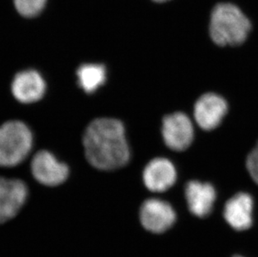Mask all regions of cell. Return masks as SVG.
Here are the masks:
<instances>
[{
    "label": "cell",
    "instance_id": "2",
    "mask_svg": "<svg viewBox=\"0 0 258 257\" xmlns=\"http://www.w3.org/2000/svg\"><path fill=\"white\" fill-rule=\"evenodd\" d=\"M251 27L250 20L236 5L219 4L212 13L210 35L219 46H235L246 40Z\"/></svg>",
    "mask_w": 258,
    "mask_h": 257
},
{
    "label": "cell",
    "instance_id": "17",
    "mask_svg": "<svg viewBox=\"0 0 258 257\" xmlns=\"http://www.w3.org/2000/svg\"><path fill=\"white\" fill-rule=\"evenodd\" d=\"M235 257H241V256H235Z\"/></svg>",
    "mask_w": 258,
    "mask_h": 257
},
{
    "label": "cell",
    "instance_id": "10",
    "mask_svg": "<svg viewBox=\"0 0 258 257\" xmlns=\"http://www.w3.org/2000/svg\"><path fill=\"white\" fill-rule=\"evenodd\" d=\"M176 180V170L172 163L165 158H156L147 164L143 171V181L152 192H164Z\"/></svg>",
    "mask_w": 258,
    "mask_h": 257
},
{
    "label": "cell",
    "instance_id": "14",
    "mask_svg": "<svg viewBox=\"0 0 258 257\" xmlns=\"http://www.w3.org/2000/svg\"><path fill=\"white\" fill-rule=\"evenodd\" d=\"M18 12L25 18H34L43 11L46 0H14Z\"/></svg>",
    "mask_w": 258,
    "mask_h": 257
},
{
    "label": "cell",
    "instance_id": "7",
    "mask_svg": "<svg viewBox=\"0 0 258 257\" xmlns=\"http://www.w3.org/2000/svg\"><path fill=\"white\" fill-rule=\"evenodd\" d=\"M140 219L144 228L147 231L162 233L174 224L175 213L167 202L159 199H149L142 205Z\"/></svg>",
    "mask_w": 258,
    "mask_h": 257
},
{
    "label": "cell",
    "instance_id": "6",
    "mask_svg": "<svg viewBox=\"0 0 258 257\" xmlns=\"http://www.w3.org/2000/svg\"><path fill=\"white\" fill-rule=\"evenodd\" d=\"M27 197L28 188L25 182L0 177V224L17 216Z\"/></svg>",
    "mask_w": 258,
    "mask_h": 257
},
{
    "label": "cell",
    "instance_id": "4",
    "mask_svg": "<svg viewBox=\"0 0 258 257\" xmlns=\"http://www.w3.org/2000/svg\"><path fill=\"white\" fill-rule=\"evenodd\" d=\"M31 172L34 179L46 186H57L68 179V165L57 160L48 151H40L34 155L31 162Z\"/></svg>",
    "mask_w": 258,
    "mask_h": 257
},
{
    "label": "cell",
    "instance_id": "11",
    "mask_svg": "<svg viewBox=\"0 0 258 257\" xmlns=\"http://www.w3.org/2000/svg\"><path fill=\"white\" fill-rule=\"evenodd\" d=\"M253 200L246 193H238L226 203L224 217L227 223L235 230L243 231L252 224Z\"/></svg>",
    "mask_w": 258,
    "mask_h": 257
},
{
    "label": "cell",
    "instance_id": "15",
    "mask_svg": "<svg viewBox=\"0 0 258 257\" xmlns=\"http://www.w3.org/2000/svg\"><path fill=\"white\" fill-rule=\"evenodd\" d=\"M246 168L252 180L258 184V143L246 159Z\"/></svg>",
    "mask_w": 258,
    "mask_h": 257
},
{
    "label": "cell",
    "instance_id": "1",
    "mask_svg": "<svg viewBox=\"0 0 258 257\" xmlns=\"http://www.w3.org/2000/svg\"><path fill=\"white\" fill-rule=\"evenodd\" d=\"M83 145L88 162L97 170H118L131 159L125 128L119 119H94L85 131Z\"/></svg>",
    "mask_w": 258,
    "mask_h": 257
},
{
    "label": "cell",
    "instance_id": "3",
    "mask_svg": "<svg viewBox=\"0 0 258 257\" xmlns=\"http://www.w3.org/2000/svg\"><path fill=\"white\" fill-rule=\"evenodd\" d=\"M33 134L27 124L10 120L0 125V166L14 167L26 159L33 146Z\"/></svg>",
    "mask_w": 258,
    "mask_h": 257
},
{
    "label": "cell",
    "instance_id": "13",
    "mask_svg": "<svg viewBox=\"0 0 258 257\" xmlns=\"http://www.w3.org/2000/svg\"><path fill=\"white\" fill-rule=\"evenodd\" d=\"M77 82L86 94H93L105 85L107 70L101 63H84L76 71Z\"/></svg>",
    "mask_w": 258,
    "mask_h": 257
},
{
    "label": "cell",
    "instance_id": "8",
    "mask_svg": "<svg viewBox=\"0 0 258 257\" xmlns=\"http://www.w3.org/2000/svg\"><path fill=\"white\" fill-rule=\"evenodd\" d=\"M226 100L213 93L199 98L194 108V116L198 125L204 131H212L219 126L227 113Z\"/></svg>",
    "mask_w": 258,
    "mask_h": 257
},
{
    "label": "cell",
    "instance_id": "12",
    "mask_svg": "<svg viewBox=\"0 0 258 257\" xmlns=\"http://www.w3.org/2000/svg\"><path fill=\"white\" fill-rule=\"evenodd\" d=\"M216 196L214 187L209 183L192 180L185 186V198L189 209L198 217H205L211 213Z\"/></svg>",
    "mask_w": 258,
    "mask_h": 257
},
{
    "label": "cell",
    "instance_id": "9",
    "mask_svg": "<svg viewBox=\"0 0 258 257\" xmlns=\"http://www.w3.org/2000/svg\"><path fill=\"white\" fill-rule=\"evenodd\" d=\"M11 91L19 102L32 104L44 97L46 91V83L37 71H20L13 80Z\"/></svg>",
    "mask_w": 258,
    "mask_h": 257
},
{
    "label": "cell",
    "instance_id": "16",
    "mask_svg": "<svg viewBox=\"0 0 258 257\" xmlns=\"http://www.w3.org/2000/svg\"><path fill=\"white\" fill-rule=\"evenodd\" d=\"M155 2H158V3H163V2H166V1H169V0H154Z\"/></svg>",
    "mask_w": 258,
    "mask_h": 257
},
{
    "label": "cell",
    "instance_id": "5",
    "mask_svg": "<svg viewBox=\"0 0 258 257\" xmlns=\"http://www.w3.org/2000/svg\"><path fill=\"white\" fill-rule=\"evenodd\" d=\"M161 131L165 144L172 151H185L194 139L191 120L181 112L166 115L162 121Z\"/></svg>",
    "mask_w": 258,
    "mask_h": 257
}]
</instances>
